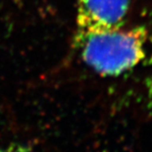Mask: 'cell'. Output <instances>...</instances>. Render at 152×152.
<instances>
[{
    "mask_svg": "<svg viewBox=\"0 0 152 152\" xmlns=\"http://www.w3.org/2000/svg\"><path fill=\"white\" fill-rule=\"evenodd\" d=\"M145 34L124 26L76 31L74 47L86 66L105 77H117L145 56Z\"/></svg>",
    "mask_w": 152,
    "mask_h": 152,
    "instance_id": "6da1fadb",
    "label": "cell"
},
{
    "mask_svg": "<svg viewBox=\"0 0 152 152\" xmlns=\"http://www.w3.org/2000/svg\"><path fill=\"white\" fill-rule=\"evenodd\" d=\"M131 0H77L76 31L124 25Z\"/></svg>",
    "mask_w": 152,
    "mask_h": 152,
    "instance_id": "7a4b0ae2",
    "label": "cell"
},
{
    "mask_svg": "<svg viewBox=\"0 0 152 152\" xmlns=\"http://www.w3.org/2000/svg\"><path fill=\"white\" fill-rule=\"evenodd\" d=\"M0 152H23L21 148H15V147H9V148H1Z\"/></svg>",
    "mask_w": 152,
    "mask_h": 152,
    "instance_id": "3957f363",
    "label": "cell"
}]
</instances>
